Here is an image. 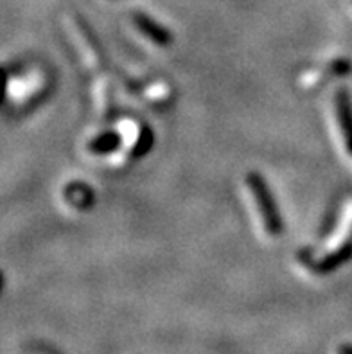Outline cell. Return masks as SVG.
Here are the masks:
<instances>
[{"label": "cell", "instance_id": "obj_1", "mask_svg": "<svg viewBox=\"0 0 352 354\" xmlns=\"http://www.w3.org/2000/svg\"><path fill=\"white\" fill-rule=\"evenodd\" d=\"M352 256V202L349 203L333 238L324 245L320 256L311 261V268L324 274L338 268Z\"/></svg>", "mask_w": 352, "mask_h": 354}, {"label": "cell", "instance_id": "obj_2", "mask_svg": "<svg viewBox=\"0 0 352 354\" xmlns=\"http://www.w3.org/2000/svg\"><path fill=\"white\" fill-rule=\"evenodd\" d=\"M71 32L74 36V41H76L77 49L83 54V59L86 62L92 71L95 72L98 76V108L99 112L103 115H108L110 112V94H108V85L104 81V67H103V59H101V54H99L98 47L92 41L90 35L86 32V29L81 26L77 20L71 18Z\"/></svg>", "mask_w": 352, "mask_h": 354}, {"label": "cell", "instance_id": "obj_3", "mask_svg": "<svg viewBox=\"0 0 352 354\" xmlns=\"http://www.w3.org/2000/svg\"><path fill=\"white\" fill-rule=\"evenodd\" d=\"M246 187H248L250 194L254 198L255 211H257L259 214L261 227H263L264 232H266L270 238H277L282 230V223L281 218H279V212H277L272 193L268 191L264 180L261 178L257 173H250V175L246 176Z\"/></svg>", "mask_w": 352, "mask_h": 354}, {"label": "cell", "instance_id": "obj_4", "mask_svg": "<svg viewBox=\"0 0 352 354\" xmlns=\"http://www.w3.org/2000/svg\"><path fill=\"white\" fill-rule=\"evenodd\" d=\"M333 108H335V119L338 126L340 137L344 140V148L349 157L352 158V108L349 103V95L344 90H338L333 99Z\"/></svg>", "mask_w": 352, "mask_h": 354}, {"label": "cell", "instance_id": "obj_5", "mask_svg": "<svg viewBox=\"0 0 352 354\" xmlns=\"http://www.w3.org/2000/svg\"><path fill=\"white\" fill-rule=\"evenodd\" d=\"M133 24L138 27V31L142 32L144 36H147L149 40L162 45V47H165V45H169L171 41H173V35H171L167 29H164L162 26H158L156 22H153L151 18L147 17V15L135 13Z\"/></svg>", "mask_w": 352, "mask_h": 354}, {"label": "cell", "instance_id": "obj_6", "mask_svg": "<svg viewBox=\"0 0 352 354\" xmlns=\"http://www.w3.org/2000/svg\"><path fill=\"white\" fill-rule=\"evenodd\" d=\"M349 71H351V63H349L347 59L340 58L335 59V62H331L329 65H326L320 72H315L313 76L306 77L304 83H306V85H311V83H318V81L326 80L327 76H345Z\"/></svg>", "mask_w": 352, "mask_h": 354}, {"label": "cell", "instance_id": "obj_7", "mask_svg": "<svg viewBox=\"0 0 352 354\" xmlns=\"http://www.w3.org/2000/svg\"><path fill=\"white\" fill-rule=\"evenodd\" d=\"M338 354H352V346H340Z\"/></svg>", "mask_w": 352, "mask_h": 354}, {"label": "cell", "instance_id": "obj_8", "mask_svg": "<svg viewBox=\"0 0 352 354\" xmlns=\"http://www.w3.org/2000/svg\"><path fill=\"white\" fill-rule=\"evenodd\" d=\"M2 284H4V275L0 272V290H2Z\"/></svg>", "mask_w": 352, "mask_h": 354}]
</instances>
